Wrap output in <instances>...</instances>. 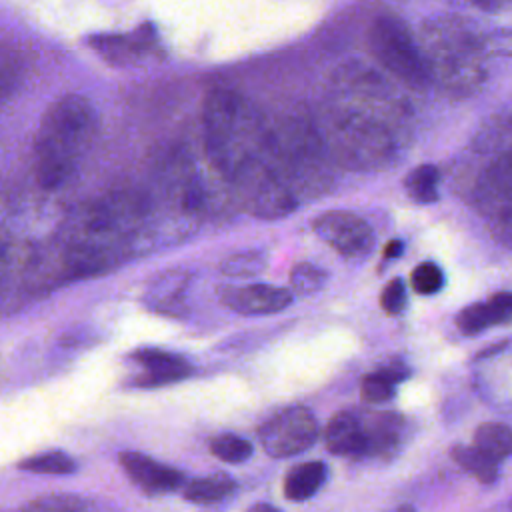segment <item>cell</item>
<instances>
[{"label": "cell", "instance_id": "cell-14", "mask_svg": "<svg viewBox=\"0 0 512 512\" xmlns=\"http://www.w3.org/2000/svg\"><path fill=\"white\" fill-rule=\"evenodd\" d=\"M120 464L124 472L148 494H164L184 486V474L176 468L156 462L154 458L140 452H122Z\"/></svg>", "mask_w": 512, "mask_h": 512}, {"label": "cell", "instance_id": "cell-34", "mask_svg": "<svg viewBox=\"0 0 512 512\" xmlns=\"http://www.w3.org/2000/svg\"><path fill=\"white\" fill-rule=\"evenodd\" d=\"M402 252V242H398V240H394V242H390L388 246H386V250H384V254L390 258V256H398Z\"/></svg>", "mask_w": 512, "mask_h": 512}, {"label": "cell", "instance_id": "cell-35", "mask_svg": "<svg viewBox=\"0 0 512 512\" xmlns=\"http://www.w3.org/2000/svg\"><path fill=\"white\" fill-rule=\"evenodd\" d=\"M246 512H280V510H278V508H274L272 504H264V502H260V504L250 506Z\"/></svg>", "mask_w": 512, "mask_h": 512}, {"label": "cell", "instance_id": "cell-27", "mask_svg": "<svg viewBox=\"0 0 512 512\" xmlns=\"http://www.w3.org/2000/svg\"><path fill=\"white\" fill-rule=\"evenodd\" d=\"M266 262L268 258L262 250H242L228 256L222 262L220 270L232 278H248V276L260 274L266 268Z\"/></svg>", "mask_w": 512, "mask_h": 512}, {"label": "cell", "instance_id": "cell-13", "mask_svg": "<svg viewBox=\"0 0 512 512\" xmlns=\"http://www.w3.org/2000/svg\"><path fill=\"white\" fill-rule=\"evenodd\" d=\"M132 360L144 368V372L134 378V386L142 388L172 384L192 374V366L184 356L160 348H138L132 352Z\"/></svg>", "mask_w": 512, "mask_h": 512}, {"label": "cell", "instance_id": "cell-12", "mask_svg": "<svg viewBox=\"0 0 512 512\" xmlns=\"http://www.w3.org/2000/svg\"><path fill=\"white\" fill-rule=\"evenodd\" d=\"M220 302L244 316L276 314L290 306L292 292L272 284H246V286H222Z\"/></svg>", "mask_w": 512, "mask_h": 512}, {"label": "cell", "instance_id": "cell-17", "mask_svg": "<svg viewBox=\"0 0 512 512\" xmlns=\"http://www.w3.org/2000/svg\"><path fill=\"white\" fill-rule=\"evenodd\" d=\"M326 476H328L326 464L320 462V460H310V462L296 464L284 476V484H282L284 496L292 502L308 500L324 486Z\"/></svg>", "mask_w": 512, "mask_h": 512}, {"label": "cell", "instance_id": "cell-22", "mask_svg": "<svg viewBox=\"0 0 512 512\" xmlns=\"http://www.w3.org/2000/svg\"><path fill=\"white\" fill-rule=\"evenodd\" d=\"M450 456L454 458V462L464 468L468 474H472L478 482L484 484H492L498 478V464L494 460H490L488 456H484L476 446H454Z\"/></svg>", "mask_w": 512, "mask_h": 512}, {"label": "cell", "instance_id": "cell-26", "mask_svg": "<svg viewBox=\"0 0 512 512\" xmlns=\"http://www.w3.org/2000/svg\"><path fill=\"white\" fill-rule=\"evenodd\" d=\"M18 512H94V508L80 496L52 494L24 504Z\"/></svg>", "mask_w": 512, "mask_h": 512}, {"label": "cell", "instance_id": "cell-29", "mask_svg": "<svg viewBox=\"0 0 512 512\" xmlns=\"http://www.w3.org/2000/svg\"><path fill=\"white\" fill-rule=\"evenodd\" d=\"M324 284H326V274L322 268L314 264L300 262L290 270V286L300 296H310L318 292Z\"/></svg>", "mask_w": 512, "mask_h": 512}, {"label": "cell", "instance_id": "cell-5", "mask_svg": "<svg viewBox=\"0 0 512 512\" xmlns=\"http://www.w3.org/2000/svg\"><path fill=\"white\" fill-rule=\"evenodd\" d=\"M268 154L274 170L298 194H318L330 184L322 138L300 118H288L268 128Z\"/></svg>", "mask_w": 512, "mask_h": 512}, {"label": "cell", "instance_id": "cell-18", "mask_svg": "<svg viewBox=\"0 0 512 512\" xmlns=\"http://www.w3.org/2000/svg\"><path fill=\"white\" fill-rule=\"evenodd\" d=\"M324 442L328 450L336 456L354 458L358 456V416L356 410H342L336 412L326 430H324Z\"/></svg>", "mask_w": 512, "mask_h": 512}, {"label": "cell", "instance_id": "cell-20", "mask_svg": "<svg viewBox=\"0 0 512 512\" xmlns=\"http://www.w3.org/2000/svg\"><path fill=\"white\" fill-rule=\"evenodd\" d=\"M484 456L500 464L512 456V428L502 422H484L474 432V444Z\"/></svg>", "mask_w": 512, "mask_h": 512}, {"label": "cell", "instance_id": "cell-1", "mask_svg": "<svg viewBox=\"0 0 512 512\" xmlns=\"http://www.w3.org/2000/svg\"><path fill=\"white\" fill-rule=\"evenodd\" d=\"M368 74H360L362 86ZM386 86L376 82L372 90H360L354 78H344L338 98L344 104H334L330 108L328 148L334 150L340 162L360 168H376L390 162L396 152L394 124L390 118H402L400 106H394V96H390Z\"/></svg>", "mask_w": 512, "mask_h": 512}, {"label": "cell", "instance_id": "cell-25", "mask_svg": "<svg viewBox=\"0 0 512 512\" xmlns=\"http://www.w3.org/2000/svg\"><path fill=\"white\" fill-rule=\"evenodd\" d=\"M18 468L34 474H72L76 470V462L66 452L52 450L24 458Z\"/></svg>", "mask_w": 512, "mask_h": 512}, {"label": "cell", "instance_id": "cell-7", "mask_svg": "<svg viewBox=\"0 0 512 512\" xmlns=\"http://www.w3.org/2000/svg\"><path fill=\"white\" fill-rule=\"evenodd\" d=\"M246 212L256 218H284L298 200L274 170L270 158H256L240 166L228 180Z\"/></svg>", "mask_w": 512, "mask_h": 512}, {"label": "cell", "instance_id": "cell-31", "mask_svg": "<svg viewBox=\"0 0 512 512\" xmlns=\"http://www.w3.org/2000/svg\"><path fill=\"white\" fill-rule=\"evenodd\" d=\"M380 306L386 314H400L406 306V286L400 278L390 280L382 294H380Z\"/></svg>", "mask_w": 512, "mask_h": 512}, {"label": "cell", "instance_id": "cell-6", "mask_svg": "<svg viewBox=\"0 0 512 512\" xmlns=\"http://www.w3.org/2000/svg\"><path fill=\"white\" fill-rule=\"evenodd\" d=\"M368 44L376 60L406 86L422 90L430 84L418 44L400 18L390 14L378 16L370 26Z\"/></svg>", "mask_w": 512, "mask_h": 512}, {"label": "cell", "instance_id": "cell-23", "mask_svg": "<svg viewBox=\"0 0 512 512\" xmlns=\"http://www.w3.org/2000/svg\"><path fill=\"white\" fill-rule=\"evenodd\" d=\"M438 180H440V174L436 166L422 164V166H416L406 176L404 188L412 200L420 204H432L438 200Z\"/></svg>", "mask_w": 512, "mask_h": 512}, {"label": "cell", "instance_id": "cell-36", "mask_svg": "<svg viewBox=\"0 0 512 512\" xmlns=\"http://www.w3.org/2000/svg\"><path fill=\"white\" fill-rule=\"evenodd\" d=\"M510 508H512V502H510Z\"/></svg>", "mask_w": 512, "mask_h": 512}, {"label": "cell", "instance_id": "cell-21", "mask_svg": "<svg viewBox=\"0 0 512 512\" xmlns=\"http://www.w3.org/2000/svg\"><path fill=\"white\" fill-rule=\"evenodd\" d=\"M406 376H408V370L402 364L380 366L378 370H374L362 378V384H360L362 396L368 402H386L394 394L396 386Z\"/></svg>", "mask_w": 512, "mask_h": 512}, {"label": "cell", "instance_id": "cell-32", "mask_svg": "<svg viewBox=\"0 0 512 512\" xmlns=\"http://www.w3.org/2000/svg\"><path fill=\"white\" fill-rule=\"evenodd\" d=\"M184 284H186V278L184 276H170L168 282L164 280L162 282V290L158 288L156 290V300L160 306H176L182 298V292H184Z\"/></svg>", "mask_w": 512, "mask_h": 512}, {"label": "cell", "instance_id": "cell-33", "mask_svg": "<svg viewBox=\"0 0 512 512\" xmlns=\"http://www.w3.org/2000/svg\"><path fill=\"white\" fill-rule=\"evenodd\" d=\"M472 4H476V6H480L482 10H496V8H500L502 4H506V2H510V0H470Z\"/></svg>", "mask_w": 512, "mask_h": 512}, {"label": "cell", "instance_id": "cell-30", "mask_svg": "<svg viewBox=\"0 0 512 512\" xmlns=\"http://www.w3.org/2000/svg\"><path fill=\"white\" fill-rule=\"evenodd\" d=\"M410 284L418 294L430 296L436 294L442 284H444V274L440 270V266H436L434 262H422L418 264L412 274H410Z\"/></svg>", "mask_w": 512, "mask_h": 512}, {"label": "cell", "instance_id": "cell-19", "mask_svg": "<svg viewBox=\"0 0 512 512\" xmlns=\"http://www.w3.org/2000/svg\"><path fill=\"white\" fill-rule=\"evenodd\" d=\"M236 490V480L230 474L216 472L194 478L184 486V498L194 504H216Z\"/></svg>", "mask_w": 512, "mask_h": 512}, {"label": "cell", "instance_id": "cell-28", "mask_svg": "<svg viewBox=\"0 0 512 512\" xmlns=\"http://www.w3.org/2000/svg\"><path fill=\"white\" fill-rule=\"evenodd\" d=\"M210 452L222 462L240 464L252 456V444L236 434H220L210 440Z\"/></svg>", "mask_w": 512, "mask_h": 512}, {"label": "cell", "instance_id": "cell-24", "mask_svg": "<svg viewBox=\"0 0 512 512\" xmlns=\"http://www.w3.org/2000/svg\"><path fill=\"white\" fill-rule=\"evenodd\" d=\"M24 72L20 52L6 42H0V104H4L18 88Z\"/></svg>", "mask_w": 512, "mask_h": 512}, {"label": "cell", "instance_id": "cell-9", "mask_svg": "<svg viewBox=\"0 0 512 512\" xmlns=\"http://www.w3.org/2000/svg\"><path fill=\"white\" fill-rule=\"evenodd\" d=\"M258 438L268 456L290 458L316 442L318 422L308 408L288 406L260 426Z\"/></svg>", "mask_w": 512, "mask_h": 512}, {"label": "cell", "instance_id": "cell-2", "mask_svg": "<svg viewBox=\"0 0 512 512\" xmlns=\"http://www.w3.org/2000/svg\"><path fill=\"white\" fill-rule=\"evenodd\" d=\"M96 138V110L80 94L50 104L34 142L36 180L42 188H60L82 164Z\"/></svg>", "mask_w": 512, "mask_h": 512}, {"label": "cell", "instance_id": "cell-4", "mask_svg": "<svg viewBox=\"0 0 512 512\" xmlns=\"http://www.w3.org/2000/svg\"><path fill=\"white\" fill-rule=\"evenodd\" d=\"M418 50L430 82L454 96L472 94L486 78L484 50L460 18L436 16L424 22Z\"/></svg>", "mask_w": 512, "mask_h": 512}, {"label": "cell", "instance_id": "cell-11", "mask_svg": "<svg viewBox=\"0 0 512 512\" xmlns=\"http://www.w3.org/2000/svg\"><path fill=\"white\" fill-rule=\"evenodd\" d=\"M358 416V456L360 458H392L400 448L406 422L396 412L356 410Z\"/></svg>", "mask_w": 512, "mask_h": 512}, {"label": "cell", "instance_id": "cell-16", "mask_svg": "<svg viewBox=\"0 0 512 512\" xmlns=\"http://www.w3.org/2000/svg\"><path fill=\"white\" fill-rule=\"evenodd\" d=\"M154 40V34L148 26H142L136 32L130 34H108V36H94L90 38V44L94 50H98L104 58H108L114 64H126L138 54L146 52L148 44Z\"/></svg>", "mask_w": 512, "mask_h": 512}, {"label": "cell", "instance_id": "cell-8", "mask_svg": "<svg viewBox=\"0 0 512 512\" xmlns=\"http://www.w3.org/2000/svg\"><path fill=\"white\" fill-rule=\"evenodd\" d=\"M474 206L490 236L512 248V152L494 158L478 176Z\"/></svg>", "mask_w": 512, "mask_h": 512}, {"label": "cell", "instance_id": "cell-3", "mask_svg": "<svg viewBox=\"0 0 512 512\" xmlns=\"http://www.w3.org/2000/svg\"><path fill=\"white\" fill-rule=\"evenodd\" d=\"M204 146L212 166L226 178L256 158H270L268 128L238 92L216 88L202 108Z\"/></svg>", "mask_w": 512, "mask_h": 512}, {"label": "cell", "instance_id": "cell-15", "mask_svg": "<svg viewBox=\"0 0 512 512\" xmlns=\"http://www.w3.org/2000/svg\"><path fill=\"white\" fill-rule=\"evenodd\" d=\"M508 322H512V292H498L484 302L462 308L456 316V326L468 336Z\"/></svg>", "mask_w": 512, "mask_h": 512}, {"label": "cell", "instance_id": "cell-10", "mask_svg": "<svg viewBox=\"0 0 512 512\" xmlns=\"http://www.w3.org/2000/svg\"><path fill=\"white\" fill-rule=\"evenodd\" d=\"M316 234L346 258H362L374 246L370 224L348 210H330L314 220Z\"/></svg>", "mask_w": 512, "mask_h": 512}]
</instances>
